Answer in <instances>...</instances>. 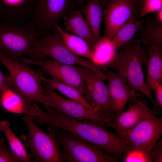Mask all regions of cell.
Listing matches in <instances>:
<instances>
[{
    "mask_svg": "<svg viewBox=\"0 0 162 162\" xmlns=\"http://www.w3.org/2000/svg\"><path fill=\"white\" fill-rule=\"evenodd\" d=\"M36 112V123L47 124L66 130L79 139L95 146L118 159L122 157L131 148V145L109 130L104 123L88 120H76L48 108Z\"/></svg>",
    "mask_w": 162,
    "mask_h": 162,
    "instance_id": "1",
    "label": "cell"
},
{
    "mask_svg": "<svg viewBox=\"0 0 162 162\" xmlns=\"http://www.w3.org/2000/svg\"><path fill=\"white\" fill-rule=\"evenodd\" d=\"M148 58L147 48L139 38H135L127 47L116 51L104 68L122 73L131 89L134 92H140L149 99L159 112L160 109L147 86L143 70V66H147Z\"/></svg>",
    "mask_w": 162,
    "mask_h": 162,
    "instance_id": "2",
    "label": "cell"
},
{
    "mask_svg": "<svg viewBox=\"0 0 162 162\" xmlns=\"http://www.w3.org/2000/svg\"><path fill=\"white\" fill-rule=\"evenodd\" d=\"M0 61L6 68L13 88L14 92L21 99L23 113L29 111L33 104H44L42 78L44 74L27 64L13 61L0 53Z\"/></svg>",
    "mask_w": 162,
    "mask_h": 162,
    "instance_id": "3",
    "label": "cell"
},
{
    "mask_svg": "<svg viewBox=\"0 0 162 162\" xmlns=\"http://www.w3.org/2000/svg\"><path fill=\"white\" fill-rule=\"evenodd\" d=\"M48 130L60 145L64 162L118 161L117 158L100 148L79 139L66 130L55 127H50Z\"/></svg>",
    "mask_w": 162,
    "mask_h": 162,
    "instance_id": "4",
    "label": "cell"
},
{
    "mask_svg": "<svg viewBox=\"0 0 162 162\" xmlns=\"http://www.w3.org/2000/svg\"><path fill=\"white\" fill-rule=\"evenodd\" d=\"M45 57L68 64L80 66L91 69L100 74L103 73L100 67L88 59L72 52L63 42L58 31L55 29L39 37L33 46L30 59L38 60Z\"/></svg>",
    "mask_w": 162,
    "mask_h": 162,
    "instance_id": "5",
    "label": "cell"
},
{
    "mask_svg": "<svg viewBox=\"0 0 162 162\" xmlns=\"http://www.w3.org/2000/svg\"><path fill=\"white\" fill-rule=\"evenodd\" d=\"M22 120L26 123L28 136L21 139L31 157L39 162H64L60 145L50 132L46 133L39 128L32 117L24 113Z\"/></svg>",
    "mask_w": 162,
    "mask_h": 162,
    "instance_id": "6",
    "label": "cell"
},
{
    "mask_svg": "<svg viewBox=\"0 0 162 162\" xmlns=\"http://www.w3.org/2000/svg\"><path fill=\"white\" fill-rule=\"evenodd\" d=\"M39 37L31 28L0 22V53L13 61L21 62L23 55L30 56L33 46Z\"/></svg>",
    "mask_w": 162,
    "mask_h": 162,
    "instance_id": "7",
    "label": "cell"
},
{
    "mask_svg": "<svg viewBox=\"0 0 162 162\" xmlns=\"http://www.w3.org/2000/svg\"><path fill=\"white\" fill-rule=\"evenodd\" d=\"M42 83L44 90L43 105L46 108H51L73 119L98 121L104 123L107 126L112 127V118L89 109L77 101L65 98L57 94L45 82L42 81Z\"/></svg>",
    "mask_w": 162,
    "mask_h": 162,
    "instance_id": "8",
    "label": "cell"
},
{
    "mask_svg": "<svg viewBox=\"0 0 162 162\" xmlns=\"http://www.w3.org/2000/svg\"><path fill=\"white\" fill-rule=\"evenodd\" d=\"M77 0H39L30 21L25 26L39 37L50 32L58 20L73 10Z\"/></svg>",
    "mask_w": 162,
    "mask_h": 162,
    "instance_id": "9",
    "label": "cell"
},
{
    "mask_svg": "<svg viewBox=\"0 0 162 162\" xmlns=\"http://www.w3.org/2000/svg\"><path fill=\"white\" fill-rule=\"evenodd\" d=\"M157 111L151 113L119 137L132 147L150 152L162 134V117Z\"/></svg>",
    "mask_w": 162,
    "mask_h": 162,
    "instance_id": "10",
    "label": "cell"
},
{
    "mask_svg": "<svg viewBox=\"0 0 162 162\" xmlns=\"http://www.w3.org/2000/svg\"><path fill=\"white\" fill-rule=\"evenodd\" d=\"M82 74L85 85L84 96L98 111L106 117L113 119L114 113L110 104L108 93L105 81L107 77L91 69L82 67Z\"/></svg>",
    "mask_w": 162,
    "mask_h": 162,
    "instance_id": "11",
    "label": "cell"
},
{
    "mask_svg": "<svg viewBox=\"0 0 162 162\" xmlns=\"http://www.w3.org/2000/svg\"><path fill=\"white\" fill-rule=\"evenodd\" d=\"M22 62L39 66V70L44 74L76 88L84 95L86 87L82 67L58 62L48 57L36 60L23 58Z\"/></svg>",
    "mask_w": 162,
    "mask_h": 162,
    "instance_id": "12",
    "label": "cell"
},
{
    "mask_svg": "<svg viewBox=\"0 0 162 162\" xmlns=\"http://www.w3.org/2000/svg\"><path fill=\"white\" fill-rule=\"evenodd\" d=\"M108 82L106 85L110 107L115 115L124 111L127 104L140 98L141 94L133 91L121 72L104 68Z\"/></svg>",
    "mask_w": 162,
    "mask_h": 162,
    "instance_id": "13",
    "label": "cell"
},
{
    "mask_svg": "<svg viewBox=\"0 0 162 162\" xmlns=\"http://www.w3.org/2000/svg\"><path fill=\"white\" fill-rule=\"evenodd\" d=\"M103 38L111 40L118 29L136 12L133 0H105Z\"/></svg>",
    "mask_w": 162,
    "mask_h": 162,
    "instance_id": "14",
    "label": "cell"
},
{
    "mask_svg": "<svg viewBox=\"0 0 162 162\" xmlns=\"http://www.w3.org/2000/svg\"><path fill=\"white\" fill-rule=\"evenodd\" d=\"M39 0H0V22L25 26Z\"/></svg>",
    "mask_w": 162,
    "mask_h": 162,
    "instance_id": "15",
    "label": "cell"
},
{
    "mask_svg": "<svg viewBox=\"0 0 162 162\" xmlns=\"http://www.w3.org/2000/svg\"><path fill=\"white\" fill-rule=\"evenodd\" d=\"M130 103L128 109L115 114L113 118L112 128L119 137L148 115L156 111L148 106L146 100L140 98L134 99Z\"/></svg>",
    "mask_w": 162,
    "mask_h": 162,
    "instance_id": "16",
    "label": "cell"
},
{
    "mask_svg": "<svg viewBox=\"0 0 162 162\" xmlns=\"http://www.w3.org/2000/svg\"><path fill=\"white\" fill-rule=\"evenodd\" d=\"M63 18L64 30L82 38L92 49L98 40L83 17L81 10L75 9Z\"/></svg>",
    "mask_w": 162,
    "mask_h": 162,
    "instance_id": "17",
    "label": "cell"
},
{
    "mask_svg": "<svg viewBox=\"0 0 162 162\" xmlns=\"http://www.w3.org/2000/svg\"><path fill=\"white\" fill-rule=\"evenodd\" d=\"M149 58L147 67V86L151 92L154 88L162 82V46L153 44L146 47Z\"/></svg>",
    "mask_w": 162,
    "mask_h": 162,
    "instance_id": "18",
    "label": "cell"
},
{
    "mask_svg": "<svg viewBox=\"0 0 162 162\" xmlns=\"http://www.w3.org/2000/svg\"><path fill=\"white\" fill-rule=\"evenodd\" d=\"M144 27L143 19H140L135 15L130 17L111 40L115 51L127 47L135 34Z\"/></svg>",
    "mask_w": 162,
    "mask_h": 162,
    "instance_id": "19",
    "label": "cell"
},
{
    "mask_svg": "<svg viewBox=\"0 0 162 162\" xmlns=\"http://www.w3.org/2000/svg\"><path fill=\"white\" fill-rule=\"evenodd\" d=\"M54 28L59 32L63 42L72 52L92 61V50L87 41L76 35L65 31L58 23L56 25Z\"/></svg>",
    "mask_w": 162,
    "mask_h": 162,
    "instance_id": "20",
    "label": "cell"
},
{
    "mask_svg": "<svg viewBox=\"0 0 162 162\" xmlns=\"http://www.w3.org/2000/svg\"><path fill=\"white\" fill-rule=\"evenodd\" d=\"M81 11L94 35L98 41L101 38L100 29L104 16V9L100 0H87Z\"/></svg>",
    "mask_w": 162,
    "mask_h": 162,
    "instance_id": "21",
    "label": "cell"
},
{
    "mask_svg": "<svg viewBox=\"0 0 162 162\" xmlns=\"http://www.w3.org/2000/svg\"><path fill=\"white\" fill-rule=\"evenodd\" d=\"M143 29L134 35L139 38L142 44L146 47L156 44L162 46V23L155 19L148 16L143 19Z\"/></svg>",
    "mask_w": 162,
    "mask_h": 162,
    "instance_id": "22",
    "label": "cell"
},
{
    "mask_svg": "<svg viewBox=\"0 0 162 162\" xmlns=\"http://www.w3.org/2000/svg\"><path fill=\"white\" fill-rule=\"evenodd\" d=\"M41 79L42 81L46 82L53 90L59 92L70 99L80 103L89 109L99 112L86 100L83 95L76 88L53 77L47 78L43 76Z\"/></svg>",
    "mask_w": 162,
    "mask_h": 162,
    "instance_id": "23",
    "label": "cell"
},
{
    "mask_svg": "<svg viewBox=\"0 0 162 162\" xmlns=\"http://www.w3.org/2000/svg\"><path fill=\"white\" fill-rule=\"evenodd\" d=\"M0 130L4 133L11 151L21 162H37L31 157L22 141L12 130L8 121L0 122Z\"/></svg>",
    "mask_w": 162,
    "mask_h": 162,
    "instance_id": "24",
    "label": "cell"
},
{
    "mask_svg": "<svg viewBox=\"0 0 162 162\" xmlns=\"http://www.w3.org/2000/svg\"><path fill=\"white\" fill-rule=\"evenodd\" d=\"M92 61L100 67H105L116 52L111 40L103 37L99 40L92 49Z\"/></svg>",
    "mask_w": 162,
    "mask_h": 162,
    "instance_id": "25",
    "label": "cell"
},
{
    "mask_svg": "<svg viewBox=\"0 0 162 162\" xmlns=\"http://www.w3.org/2000/svg\"><path fill=\"white\" fill-rule=\"evenodd\" d=\"M150 152L132 147L122 158L123 162H152Z\"/></svg>",
    "mask_w": 162,
    "mask_h": 162,
    "instance_id": "26",
    "label": "cell"
},
{
    "mask_svg": "<svg viewBox=\"0 0 162 162\" xmlns=\"http://www.w3.org/2000/svg\"><path fill=\"white\" fill-rule=\"evenodd\" d=\"M162 8V0H145L139 14V18L148 14L156 12Z\"/></svg>",
    "mask_w": 162,
    "mask_h": 162,
    "instance_id": "27",
    "label": "cell"
},
{
    "mask_svg": "<svg viewBox=\"0 0 162 162\" xmlns=\"http://www.w3.org/2000/svg\"><path fill=\"white\" fill-rule=\"evenodd\" d=\"M21 162L7 147L3 138L0 139V162Z\"/></svg>",
    "mask_w": 162,
    "mask_h": 162,
    "instance_id": "28",
    "label": "cell"
},
{
    "mask_svg": "<svg viewBox=\"0 0 162 162\" xmlns=\"http://www.w3.org/2000/svg\"><path fill=\"white\" fill-rule=\"evenodd\" d=\"M13 90V88L9 75H4L0 70V110L2 107V99L4 92L8 89Z\"/></svg>",
    "mask_w": 162,
    "mask_h": 162,
    "instance_id": "29",
    "label": "cell"
},
{
    "mask_svg": "<svg viewBox=\"0 0 162 162\" xmlns=\"http://www.w3.org/2000/svg\"><path fill=\"white\" fill-rule=\"evenodd\" d=\"M152 162H162V140L157 142L150 152Z\"/></svg>",
    "mask_w": 162,
    "mask_h": 162,
    "instance_id": "30",
    "label": "cell"
},
{
    "mask_svg": "<svg viewBox=\"0 0 162 162\" xmlns=\"http://www.w3.org/2000/svg\"><path fill=\"white\" fill-rule=\"evenodd\" d=\"M155 95V100L157 106L159 108L162 107V84H160L153 89Z\"/></svg>",
    "mask_w": 162,
    "mask_h": 162,
    "instance_id": "31",
    "label": "cell"
},
{
    "mask_svg": "<svg viewBox=\"0 0 162 162\" xmlns=\"http://www.w3.org/2000/svg\"><path fill=\"white\" fill-rule=\"evenodd\" d=\"M135 2L136 7V12L135 15L138 18L143 3L145 0H133Z\"/></svg>",
    "mask_w": 162,
    "mask_h": 162,
    "instance_id": "32",
    "label": "cell"
},
{
    "mask_svg": "<svg viewBox=\"0 0 162 162\" xmlns=\"http://www.w3.org/2000/svg\"><path fill=\"white\" fill-rule=\"evenodd\" d=\"M155 19L159 22L162 23V8L156 12Z\"/></svg>",
    "mask_w": 162,
    "mask_h": 162,
    "instance_id": "33",
    "label": "cell"
},
{
    "mask_svg": "<svg viewBox=\"0 0 162 162\" xmlns=\"http://www.w3.org/2000/svg\"><path fill=\"white\" fill-rule=\"evenodd\" d=\"M87 0H77L78 4L80 5H82Z\"/></svg>",
    "mask_w": 162,
    "mask_h": 162,
    "instance_id": "34",
    "label": "cell"
}]
</instances>
